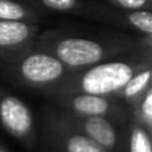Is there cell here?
Here are the masks:
<instances>
[{"mask_svg": "<svg viewBox=\"0 0 152 152\" xmlns=\"http://www.w3.org/2000/svg\"><path fill=\"white\" fill-rule=\"evenodd\" d=\"M72 69L53 55L31 44L21 50L0 53V76L13 86L43 95L55 89Z\"/></svg>", "mask_w": 152, "mask_h": 152, "instance_id": "6da1fadb", "label": "cell"}, {"mask_svg": "<svg viewBox=\"0 0 152 152\" xmlns=\"http://www.w3.org/2000/svg\"><path fill=\"white\" fill-rule=\"evenodd\" d=\"M35 45L53 55L72 71H80L102 63L112 50L111 45L100 40L68 35L61 31L42 32Z\"/></svg>", "mask_w": 152, "mask_h": 152, "instance_id": "7a4b0ae2", "label": "cell"}, {"mask_svg": "<svg viewBox=\"0 0 152 152\" xmlns=\"http://www.w3.org/2000/svg\"><path fill=\"white\" fill-rule=\"evenodd\" d=\"M134 77V68L124 61H105L74 71L55 89L48 92H83L105 95L120 91Z\"/></svg>", "mask_w": 152, "mask_h": 152, "instance_id": "3957f363", "label": "cell"}, {"mask_svg": "<svg viewBox=\"0 0 152 152\" xmlns=\"http://www.w3.org/2000/svg\"><path fill=\"white\" fill-rule=\"evenodd\" d=\"M40 147L44 152H107L61 115L60 108L48 105L40 112Z\"/></svg>", "mask_w": 152, "mask_h": 152, "instance_id": "277c9868", "label": "cell"}, {"mask_svg": "<svg viewBox=\"0 0 152 152\" xmlns=\"http://www.w3.org/2000/svg\"><path fill=\"white\" fill-rule=\"evenodd\" d=\"M0 128L29 151L40 145L39 127L32 110L0 86Z\"/></svg>", "mask_w": 152, "mask_h": 152, "instance_id": "5b68a950", "label": "cell"}, {"mask_svg": "<svg viewBox=\"0 0 152 152\" xmlns=\"http://www.w3.org/2000/svg\"><path fill=\"white\" fill-rule=\"evenodd\" d=\"M59 108V107H58ZM61 115L68 123L79 128L84 135L96 142L105 150L113 148L116 144V131L113 126L104 118V116H84L72 113L68 111L61 110Z\"/></svg>", "mask_w": 152, "mask_h": 152, "instance_id": "8992f818", "label": "cell"}, {"mask_svg": "<svg viewBox=\"0 0 152 152\" xmlns=\"http://www.w3.org/2000/svg\"><path fill=\"white\" fill-rule=\"evenodd\" d=\"M39 34L37 24L0 19V53L12 52L34 44Z\"/></svg>", "mask_w": 152, "mask_h": 152, "instance_id": "52a82bcc", "label": "cell"}, {"mask_svg": "<svg viewBox=\"0 0 152 152\" xmlns=\"http://www.w3.org/2000/svg\"><path fill=\"white\" fill-rule=\"evenodd\" d=\"M0 19L36 24L42 19V13L34 5L20 0H0Z\"/></svg>", "mask_w": 152, "mask_h": 152, "instance_id": "ba28073f", "label": "cell"}, {"mask_svg": "<svg viewBox=\"0 0 152 152\" xmlns=\"http://www.w3.org/2000/svg\"><path fill=\"white\" fill-rule=\"evenodd\" d=\"M27 3L34 5L37 10H48L55 12H80V0H27Z\"/></svg>", "mask_w": 152, "mask_h": 152, "instance_id": "9c48e42d", "label": "cell"}, {"mask_svg": "<svg viewBox=\"0 0 152 152\" xmlns=\"http://www.w3.org/2000/svg\"><path fill=\"white\" fill-rule=\"evenodd\" d=\"M127 21L143 34L152 35V12L150 11H131L127 15Z\"/></svg>", "mask_w": 152, "mask_h": 152, "instance_id": "30bf717a", "label": "cell"}, {"mask_svg": "<svg viewBox=\"0 0 152 152\" xmlns=\"http://www.w3.org/2000/svg\"><path fill=\"white\" fill-rule=\"evenodd\" d=\"M150 79H151V71H144L140 72L139 75H135L127 83V86L124 87V95L126 96H134V95L139 94L140 91H143L145 88Z\"/></svg>", "mask_w": 152, "mask_h": 152, "instance_id": "8fae6325", "label": "cell"}, {"mask_svg": "<svg viewBox=\"0 0 152 152\" xmlns=\"http://www.w3.org/2000/svg\"><path fill=\"white\" fill-rule=\"evenodd\" d=\"M131 152H152L150 137L143 129H135L131 136Z\"/></svg>", "mask_w": 152, "mask_h": 152, "instance_id": "7c38bea8", "label": "cell"}, {"mask_svg": "<svg viewBox=\"0 0 152 152\" xmlns=\"http://www.w3.org/2000/svg\"><path fill=\"white\" fill-rule=\"evenodd\" d=\"M108 1H111L112 4H115L116 7L121 8V10L137 11L147 7L148 1H151V0H108Z\"/></svg>", "mask_w": 152, "mask_h": 152, "instance_id": "4fadbf2b", "label": "cell"}, {"mask_svg": "<svg viewBox=\"0 0 152 152\" xmlns=\"http://www.w3.org/2000/svg\"><path fill=\"white\" fill-rule=\"evenodd\" d=\"M143 112L152 119V92L147 96V99L144 100V104H143Z\"/></svg>", "mask_w": 152, "mask_h": 152, "instance_id": "5bb4252c", "label": "cell"}, {"mask_svg": "<svg viewBox=\"0 0 152 152\" xmlns=\"http://www.w3.org/2000/svg\"><path fill=\"white\" fill-rule=\"evenodd\" d=\"M0 152H10V150H8V148L5 147L4 144H3L1 140H0Z\"/></svg>", "mask_w": 152, "mask_h": 152, "instance_id": "9a60e30c", "label": "cell"}, {"mask_svg": "<svg viewBox=\"0 0 152 152\" xmlns=\"http://www.w3.org/2000/svg\"><path fill=\"white\" fill-rule=\"evenodd\" d=\"M151 1H152V0H151Z\"/></svg>", "mask_w": 152, "mask_h": 152, "instance_id": "2e32d148", "label": "cell"}]
</instances>
